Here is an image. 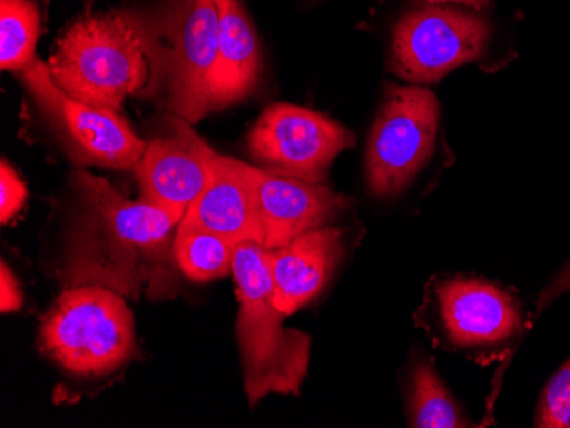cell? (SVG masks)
I'll use <instances>...</instances> for the list:
<instances>
[{"mask_svg": "<svg viewBox=\"0 0 570 428\" xmlns=\"http://www.w3.org/2000/svg\"><path fill=\"white\" fill-rule=\"evenodd\" d=\"M70 183L79 210L67 239V286H98L139 297L144 287L171 275L176 265L173 229L178 222L168 212L144 198L127 200L88 171L73 172Z\"/></svg>", "mask_w": 570, "mask_h": 428, "instance_id": "1", "label": "cell"}, {"mask_svg": "<svg viewBox=\"0 0 570 428\" xmlns=\"http://www.w3.org/2000/svg\"><path fill=\"white\" fill-rule=\"evenodd\" d=\"M50 72L72 98L118 111L163 78L158 37L127 12L86 16L57 44Z\"/></svg>", "mask_w": 570, "mask_h": 428, "instance_id": "2", "label": "cell"}, {"mask_svg": "<svg viewBox=\"0 0 570 428\" xmlns=\"http://www.w3.org/2000/svg\"><path fill=\"white\" fill-rule=\"evenodd\" d=\"M233 275L249 402L256 405L268 395H299L309 369L311 337L285 328V315L275 308L267 249L253 241L236 246Z\"/></svg>", "mask_w": 570, "mask_h": 428, "instance_id": "3", "label": "cell"}, {"mask_svg": "<svg viewBox=\"0 0 570 428\" xmlns=\"http://www.w3.org/2000/svg\"><path fill=\"white\" fill-rule=\"evenodd\" d=\"M40 340L62 369L77 376H102L132 357L136 325L115 290L70 287L45 316Z\"/></svg>", "mask_w": 570, "mask_h": 428, "instance_id": "4", "label": "cell"}, {"mask_svg": "<svg viewBox=\"0 0 570 428\" xmlns=\"http://www.w3.org/2000/svg\"><path fill=\"white\" fill-rule=\"evenodd\" d=\"M217 22L216 0H166L163 9L159 50L169 110L188 123L216 111Z\"/></svg>", "mask_w": 570, "mask_h": 428, "instance_id": "5", "label": "cell"}, {"mask_svg": "<svg viewBox=\"0 0 570 428\" xmlns=\"http://www.w3.org/2000/svg\"><path fill=\"white\" fill-rule=\"evenodd\" d=\"M439 103L421 86H386L367 147V187L376 197L402 193L432 158Z\"/></svg>", "mask_w": 570, "mask_h": 428, "instance_id": "6", "label": "cell"}, {"mask_svg": "<svg viewBox=\"0 0 570 428\" xmlns=\"http://www.w3.org/2000/svg\"><path fill=\"white\" fill-rule=\"evenodd\" d=\"M424 315L435 344L473 359L492 356V350L511 341L523 326L514 297L479 277L434 280Z\"/></svg>", "mask_w": 570, "mask_h": 428, "instance_id": "7", "label": "cell"}, {"mask_svg": "<svg viewBox=\"0 0 570 428\" xmlns=\"http://www.w3.org/2000/svg\"><path fill=\"white\" fill-rule=\"evenodd\" d=\"M35 103L79 166L136 168L147 143L142 142L117 111L99 110L63 92L51 78L50 67L35 59L19 70Z\"/></svg>", "mask_w": 570, "mask_h": 428, "instance_id": "8", "label": "cell"}, {"mask_svg": "<svg viewBox=\"0 0 570 428\" xmlns=\"http://www.w3.org/2000/svg\"><path fill=\"white\" fill-rule=\"evenodd\" d=\"M355 136L325 115L294 104L268 107L248 136L252 158L275 175L322 185L336 156Z\"/></svg>", "mask_w": 570, "mask_h": 428, "instance_id": "9", "label": "cell"}, {"mask_svg": "<svg viewBox=\"0 0 570 428\" xmlns=\"http://www.w3.org/2000/svg\"><path fill=\"white\" fill-rule=\"evenodd\" d=\"M489 34L482 18L458 9L428 6L406 12L393 31V70L413 84H431L479 59Z\"/></svg>", "mask_w": 570, "mask_h": 428, "instance_id": "10", "label": "cell"}, {"mask_svg": "<svg viewBox=\"0 0 570 428\" xmlns=\"http://www.w3.org/2000/svg\"><path fill=\"white\" fill-rule=\"evenodd\" d=\"M255 198L258 245L277 249L297 236L323 228L351 209L352 201L323 185L275 175L243 162Z\"/></svg>", "mask_w": 570, "mask_h": 428, "instance_id": "11", "label": "cell"}, {"mask_svg": "<svg viewBox=\"0 0 570 428\" xmlns=\"http://www.w3.org/2000/svg\"><path fill=\"white\" fill-rule=\"evenodd\" d=\"M216 155L187 120L171 118L168 132L147 143L142 159L134 168L144 200L181 222L209 180Z\"/></svg>", "mask_w": 570, "mask_h": 428, "instance_id": "12", "label": "cell"}, {"mask_svg": "<svg viewBox=\"0 0 570 428\" xmlns=\"http://www.w3.org/2000/svg\"><path fill=\"white\" fill-rule=\"evenodd\" d=\"M272 299L285 316L304 308L325 289L347 251L345 232L316 228L277 249H267Z\"/></svg>", "mask_w": 570, "mask_h": 428, "instance_id": "13", "label": "cell"}, {"mask_svg": "<svg viewBox=\"0 0 570 428\" xmlns=\"http://www.w3.org/2000/svg\"><path fill=\"white\" fill-rule=\"evenodd\" d=\"M178 226L213 232L236 246L258 241L255 198L243 162L216 155L209 180Z\"/></svg>", "mask_w": 570, "mask_h": 428, "instance_id": "14", "label": "cell"}, {"mask_svg": "<svg viewBox=\"0 0 570 428\" xmlns=\"http://www.w3.org/2000/svg\"><path fill=\"white\" fill-rule=\"evenodd\" d=\"M217 72L216 111L238 103L255 91L261 78V44L239 0H216Z\"/></svg>", "mask_w": 570, "mask_h": 428, "instance_id": "15", "label": "cell"}, {"mask_svg": "<svg viewBox=\"0 0 570 428\" xmlns=\"http://www.w3.org/2000/svg\"><path fill=\"white\" fill-rule=\"evenodd\" d=\"M410 427L458 428L469 427L460 405L454 401L444 382L429 360L419 359L413 366L409 401Z\"/></svg>", "mask_w": 570, "mask_h": 428, "instance_id": "16", "label": "cell"}, {"mask_svg": "<svg viewBox=\"0 0 570 428\" xmlns=\"http://www.w3.org/2000/svg\"><path fill=\"white\" fill-rule=\"evenodd\" d=\"M173 249L179 270L195 282H209L233 271L236 245L213 232L178 226Z\"/></svg>", "mask_w": 570, "mask_h": 428, "instance_id": "17", "label": "cell"}, {"mask_svg": "<svg viewBox=\"0 0 570 428\" xmlns=\"http://www.w3.org/2000/svg\"><path fill=\"white\" fill-rule=\"evenodd\" d=\"M40 9L35 0H0V67L22 70L35 60Z\"/></svg>", "mask_w": 570, "mask_h": 428, "instance_id": "18", "label": "cell"}, {"mask_svg": "<svg viewBox=\"0 0 570 428\" xmlns=\"http://www.w3.org/2000/svg\"><path fill=\"white\" fill-rule=\"evenodd\" d=\"M537 427L570 428V359L553 374L541 392Z\"/></svg>", "mask_w": 570, "mask_h": 428, "instance_id": "19", "label": "cell"}, {"mask_svg": "<svg viewBox=\"0 0 570 428\" xmlns=\"http://www.w3.org/2000/svg\"><path fill=\"white\" fill-rule=\"evenodd\" d=\"M26 187L16 169L8 161L0 166V220L8 223L24 206Z\"/></svg>", "mask_w": 570, "mask_h": 428, "instance_id": "20", "label": "cell"}, {"mask_svg": "<svg viewBox=\"0 0 570 428\" xmlns=\"http://www.w3.org/2000/svg\"><path fill=\"white\" fill-rule=\"evenodd\" d=\"M0 311L14 312L22 306V292L19 289L18 280H16L8 265L2 261L0 265Z\"/></svg>", "mask_w": 570, "mask_h": 428, "instance_id": "21", "label": "cell"}, {"mask_svg": "<svg viewBox=\"0 0 570 428\" xmlns=\"http://www.w3.org/2000/svg\"><path fill=\"white\" fill-rule=\"evenodd\" d=\"M570 290V261L562 268L556 279L549 283L543 292H541L540 299H538V315L543 309L549 308L553 300L559 299L562 293L569 292Z\"/></svg>", "mask_w": 570, "mask_h": 428, "instance_id": "22", "label": "cell"}, {"mask_svg": "<svg viewBox=\"0 0 570 428\" xmlns=\"http://www.w3.org/2000/svg\"><path fill=\"white\" fill-rule=\"evenodd\" d=\"M428 2H434V4H441V2H458V4L470 6V8L475 9L489 4V0H428Z\"/></svg>", "mask_w": 570, "mask_h": 428, "instance_id": "23", "label": "cell"}]
</instances>
